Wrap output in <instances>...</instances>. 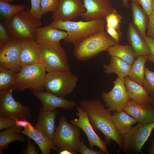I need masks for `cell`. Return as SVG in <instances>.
<instances>
[{
    "mask_svg": "<svg viewBox=\"0 0 154 154\" xmlns=\"http://www.w3.org/2000/svg\"><path fill=\"white\" fill-rule=\"evenodd\" d=\"M148 59L147 55L137 56L132 64L128 76L133 81L142 85L144 78L145 64Z\"/></svg>",
    "mask_w": 154,
    "mask_h": 154,
    "instance_id": "29",
    "label": "cell"
},
{
    "mask_svg": "<svg viewBox=\"0 0 154 154\" xmlns=\"http://www.w3.org/2000/svg\"><path fill=\"white\" fill-rule=\"evenodd\" d=\"M111 57H117L132 65L137 57L130 45H121L116 44L110 47L106 51Z\"/></svg>",
    "mask_w": 154,
    "mask_h": 154,
    "instance_id": "28",
    "label": "cell"
},
{
    "mask_svg": "<svg viewBox=\"0 0 154 154\" xmlns=\"http://www.w3.org/2000/svg\"><path fill=\"white\" fill-rule=\"evenodd\" d=\"M153 106L154 107V104L153 105Z\"/></svg>",
    "mask_w": 154,
    "mask_h": 154,
    "instance_id": "49",
    "label": "cell"
},
{
    "mask_svg": "<svg viewBox=\"0 0 154 154\" xmlns=\"http://www.w3.org/2000/svg\"><path fill=\"white\" fill-rule=\"evenodd\" d=\"M124 111L138 123L149 124L154 122V107L153 104H139L131 99Z\"/></svg>",
    "mask_w": 154,
    "mask_h": 154,
    "instance_id": "17",
    "label": "cell"
},
{
    "mask_svg": "<svg viewBox=\"0 0 154 154\" xmlns=\"http://www.w3.org/2000/svg\"><path fill=\"white\" fill-rule=\"evenodd\" d=\"M31 7L29 10L31 15L35 19L41 20L42 16L40 0H31Z\"/></svg>",
    "mask_w": 154,
    "mask_h": 154,
    "instance_id": "35",
    "label": "cell"
},
{
    "mask_svg": "<svg viewBox=\"0 0 154 154\" xmlns=\"http://www.w3.org/2000/svg\"><path fill=\"white\" fill-rule=\"evenodd\" d=\"M20 59L22 67L36 63L40 60L39 44L36 40L30 38L22 40Z\"/></svg>",
    "mask_w": 154,
    "mask_h": 154,
    "instance_id": "19",
    "label": "cell"
},
{
    "mask_svg": "<svg viewBox=\"0 0 154 154\" xmlns=\"http://www.w3.org/2000/svg\"><path fill=\"white\" fill-rule=\"evenodd\" d=\"M118 44L105 31L84 37L76 43L73 51L75 57L80 61L88 60L111 46Z\"/></svg>",
    "mask_w": 154,
    "mask_h": 154,
    "instance_id": "2",
    "label": "cell"
},
{
    "mask_svg": "<svg viewBox=\"0 0 154 154\" xmlns=\"http://www.w3.org/2000/svg\"><path fill=\"white\" fill-rule=\"evenodd\" d=\"M67 36L66 32L59 30L49 25L37 28L36 40L39 43L60 42Z\"/></svg>",
    "mask_w": 154,
    "mask_h": 154,
    "instance_id": "22",
    "label": "cell"
},
{
    "mask_svg": "<svg viewBox=\"0 0 154 154\" xmlns=\"http://www.w3.org/2000/svg\"><path fill=\"white\" fill-rule=\"evenodd\" d=\"M78 81V77L70 70L52 71L46 73L44 87L47 91L64 97L72 92Z\"/></svg>",
    "mask_w": 154,
    "mask_h": 154,
    "instance_id": "8",
    "label": "cell"
},
{
    "mask_svg": "<svg viewBox=\"0 0 154 154\" xmlns=\"http://www.w3.org/2000/svg\"><path fill=\"white\" fill-rule=\"evenodd\" d=\"M21 133L33 139L39 147L42 154H50L52 149L58 151L60 149L55 146L52 141L40 131L35 129L24 128Z\"/></svg>",
    "mask_w": 154,
    "mask_h": 154,
    "instance_id": "21",
    "label": "cell"
},
{
    "mask_svg": "<svg viewBox=\"0 0 154 154\" xmlns=\"http://www.w3.org/2000/svg\"><path fill=\"white\" fill-rule=\"evenodd\" d=\"M9 3L0 0L1 18L3 21L4 25L8 22L14 15L26 7L23 5H13Z\"/></svg>",
    "mask_w": 154,
    "mask_h": 154,
    "instance_id": "30",
    "label": "cell"
},
{
    "mask_svg": "<svg viewBox=\"0 0 154 154\" xmlns=\"http://www.w3.org/2000/svg\"><path fill=\"white\" fill-rule=\"evenodd\" d=\"M40 60L32 64L22 67L17 73L14 85L11 88L18 91L30 89L37 91H43L46 73Z\"/></svg>",
    "mask_w": 154,
    "mask_h": 154,
    "instance_id": "5",
    "label": "cell"
},
{
    "mask_svg": "<svg viewBox=\"0 0 154 154\" xmlns=\"http://www.w3.org/2000/svg\"><path fill=\"white\" fill-rule=\"evenodd\" d=\"M86 11L80 17L86 21L105 19L115 9L109 0H82Z\"/></svg>",
    "mask_w": 154,
    "mask_h": 154,
    "instance_id": "14",
    "label": "cell"
},
{
    "mask_svg": "<svg viewBox=\"0 0 154 154\" xmlns=\"http://www.w3.org/2000/svg\"><path fill=\"white\" fill-rule=\"evenodd\" d=\"M40 2L42 16L49 12H56L60 3L59 0H40Z\"/></svg>",
    "mask_w": 154,
    "mask_h": 154,
    "instance_id": "34",
    "label": "cell"
},
{
    "mask_svg": "<svg viewBox=\"0 0 154 154\" xmlns=\"http://www.w3.org/2000/svg\"><path fill=\"white\" fill-rule=\"evenodd\" d=\"M112 117L117 131L123 137L129 132L132 125L137 122L124 110L114 111Z\"/></svg>",
    "mask_w": 154,
    "mask_h": 154,
    "instance_id": "27",
    "label": "cell"
},
{
    "mask_svg": "<svg viewBox=\"0 0 154 154\" xmlns=\"http://www.w3.org/2000/svg\"><path fill=\"white\" fill-rule=\"evenodd\" d=\"M124 81L131 99L139 104H154V100L143 85L133 81L128 76L124 78Z\"/></svg>",
    "mask_w": 154,
    "mask_h": 154,
    "instance_id": "20",
    "label": "cell"
},
{
    "mask_svg": "<svg viewBox=\"0 0 154 154\" xmlns=\"http://www.w3.org/2000/svg\"><path fill=\"white\" fill-rule=\"evenodd\" d=\"M143 86L154 100V71L145 67Z\"/></svg>",
    "mask_w": 154,
    "mask_h": 154,
    "instance_id": "32",
    "label": "cell"
},
{
    "mask_svg": "<svg viewBox=\"0 0 154 154\" xmlns=\"http://www.w3.org/2000/svg\"><path fill=\"white\" fill-rule=\"evenodd\" d=\"M14 118L15 120L16 125L24 128L27 126L30 123L27 120H19Z\"/></svg>",
    "mask_w": 154,
    "mask_h": 154,
    "instance_id": "44",
    "label": "cell"
},
{
    "mask_svg": "<svg viewBox=\"0 0 154 154\" xmlns=\"http://www.w3.org/2000/svg\"><path fill=\"white\" fill-rule=\"evenodd\" d=\"M131 65L118 57L111 56L110 63L104 64L103 66L104 72L107 75L115 73L118 77L124 78L128 76Z\"/></svg>",
    "mask_w": 154,
    "mask_h": 154,
    "instance_id": "25",
    "label": "cell"
},
{
    "mask_svg": "<svg viewBox=\"0 0 154 154\" xmlns=\"http://www.w3.org/2000/svg\"><path fill=\"white\" fill-rule=\"evenodd\" d=\"M131 9L133 17L132 24L142 37L146 36L149 16L139 4L132 2Z\"/></svg>",
    "mask_w": 154,
    "mask_h": 154,
    "instance_id": "26",
    "label": "cell"
},
{
    "mask_svg": "<svg viewBox=\"0 0 154 154\" xmlns=\"http://www.w3.org/2000/svg\"><path fill=\"white\" fill-rule=\"evenodd\" d=\"M76 109L77 112L76 113V114L78 116V118L71 120L70 123L79 127L85 133L90 148L93 149L94 146H96L105 154H108L107 143L105 140H102L96 133L86 112L80 106L76 107Z\"/></svg>",
    "mask_w": 154,
    "mask_h": 154,
    "instance_id": "13",
    "label": "cell"
},
{
    "mask_svg": "<svg viewBox=\"0 0 154 154\" xmlns=\"http://www.w3.org/2000/svg\"><path fill=\"white\" fill-rule=\"evenodd\" d=\"M4 25L12 38L36 40L37 30L41 26V22L34 18L28 8H26L14 15Z\"/></svg>",
    "mask_w": 154,
    "mask_h": 154,
    "instance_id": "4",
    "label": "cell"
},
{
    "mask_svg": "<svg viewBox=\"0 0 154 154\" xmlns=\"http://www.w3.org/2000/svg\"><path fill=\"white\" fill-rule=\"evenodd\" d=\"M31 138L28 137L27 140V147L21 151L20 153L22 154H38L39 151L36 150L35 144L31 142Z\"/></svg>",
    "mask_w": 154,
    "mask_h": 154,
    "instance_id": "42",
    "label": "cell"
},
{
    "mask_svg": "<svg viewBox=\"0 0 154 154\" xmlns=\"http://www.w3.org/2000/svg\"><path fill=\"white\" fill-rule=\"evenodd\" d=\"M23 127L15 125L6 129L0 132V154L3 153V149L9 147L11 143L19 141L24 142L25 141L23 135L20 134Z\"/></svg>",
    "mask_w": 154,
    "mask_h": 154,
    "instance_id": "24",
    "label": "cell"
},
{
    "mask_svg": "<svg viewBox=\"0 0 154 154\" xmlns=\"http://www.w3.org/2000/svg\"><path fill=\"white\" fill-rule=\"evenodd\" d=\"M12 89L0 91V116L27 120L32 117L31 110L28 106L16 101L13 97Z\"/></svg>",
    "mask_w": 154,
    "mask_h": 154,
    "instance_id": "10",
    "label": "cell"
},
{
    "mask_svg": "<svg viewBox=\"0 0 154 154\" xmlns=\"http://www.w3.org/2000/svg\"><path fill=\"white\" fill-rule=\"evenodd\" d=\"M127 37L137 57L141 55L149 54L150 51L147 44L132 23L128 24Z\"/></svg>",
    "mask_w": 154,
    "mask_h": 154,
    "instance_id": "23",
    "label": "cell"
},
{
    "mask_svg": "<svg viewBox=\"0 0 154 154\" xmlns=\"http://www.w3.org/2000/svg\"><path fill=\"white\" fill-rule=\"evenodd\" d=\"M106 32L118 44H119L122 37V33L121 31H118L114 28L106 25Z\"/></svg>",
    "mask_w": 154,
    "mask_h": 154,
    "instance_id": "43",
    "label": "cell"
},
{
    "mask_svg": "<svg viewBox=\"0 0 154 154\" xmlns=\"http://www.w3.org/2000/svg\"><path fill=\"white\" fill-rule=\"evenodd\" d=\"M17 73L0 66V91L11 87L14 84Z\"/></svg>",
    "mask_w": 154,
    "mask_h": 154,
    "instance_id": "31",
    "label": "cell"
},
{
    "mask_svg": "<svg viewBox=\"0 0 154 154\" xmlns=\"http://www.w3.org/2000/svg\"><path fill=\"white\" fill-rule=\"evenodd\" d=\"M123 17L119 14L115 9L106 17V25L114 28L120 31L121 21Z\"/></svg>",
    "mask_w": 154,
    "mask_h": 154,
    "instance_id": "33",
    "label": "cell"
},
{
    "mask_svg": "<svg viewBox=\"0 0 154 154\" xmlns=\"http://www.w3.org/2000/svg\"><path fill=\"white\" fill-rule=\"evenodd\" d=\"M59 7L53 13L52 18L54 20L71 21L86 11L82 0H59Z\"/></svg>",
    "mask_w": 154,
    "mask_h": 154,
    "instance_id": "15",
    "label": "cell"
},
{
    "mask_svg": "<svg viewBox=\"0 0 154 154\" xmlns=\"http://www.w3.org/2000/svg\"><path fill=\"white\" fill-rule=\"evenodd\" d=\"M16 125L15 120L13 118L0 116V130Z\"/></svg>",
    "mask_w": 154,
    "mask_h": 154,
    "instance_id": "39",
    "label": "cell"
},
{
    "mask_svg": "<svg viewBox=\"0 0 154 154\" xmlns=\"http://www.w3.org/2000/svg\"><path fill=\"white\" fill-rule=\"evenodd\" d=\"M5 25L0 22V48L8 43L12 39Z\"/></svg>",
    "mask_w": 154,
    "mask_h": 154,
    "instance_id": "37",
    "label": "cell"
},
{
    "mask_svg": "<svg viewBox=\"0 0 154 154\" xmlns=\"http://www.w3.org/2000/svg\"><path fill=\"white\" fill-rule=\"evenodd\" d=\"M22 40L12 38L0 48V66L18 73L22 68L20 51Z\"/></svg>",
    "mask_w": 154,
    "mask_h": 154,
    "instance_id": "12",
    "label": "cell"
},
{
    "mask_svg": "<svg viewBox=\"0 0 154 154\" xmlns=\"http://www.w3.org/2000/svg\"><path fill=\"white\" fill-rule=\"evenodd\" d=\"M149 152L150 154H154V139L152 140L151 146L149 149Z\"/></svg>",
    "mask_w": 154,
    "mask_h": 154,
    "instance_id": "46",
    "label": "cell"
},
{
    "mask_svg": "<svg viewBox=\"0 0 154 154\" xmlns=\"http://www.w3.org/2000/svg\"><path fill=\"white\" fill-rule=\"evenodd\" d=\"M58 121L52 140L53 144L59 149L78 152L81 129L76 125L69 123L65 116L61 117Z\"/></svg>",
    "mask_w": 154,
    "mask_h": 154,
    "instance_id": "7",
    "label": "cell"
},
{
    "mask_svg": "<svg viewBox=\"0 0 154 154\" xmlns=\"http://www.w3.org/2000/svg\"><path fill=\"white\" fill-rule=\"evenodd\" d=\"M133 2L141 5L142 8L149 16L154 9V0H131Z\"/></svg>",
    "mask_w": 154,
    "mask_h": 154,
    "instance_id": "36",
    "label": "cell"
},
{
    "mask_svg": "<svg viewBox=\"0 0 154 154\" xmlns=\"http://www.w3.org/2000/svg\"><path fill=\"white\" fill-rule=\"evenodd\" d=\"M39 44L40 60L46 71L70 70L66 52L60 42Z\"/></svg>",
    "mask_w": 154,
    "mask_h": 154,
    "instance_id": "6",
    "label": "cell"
},
{
    "mask_svg": "<svg viewBox=\"0 0 154 154\" xmlns=\"http://www.w3.org/2000/svg\"><path fill=\"white\" fill-rule=\"evenodd\" d=\"M78 152L81 154H105V153L100 149L99 150L93 149L88 147L85 144L83 139L80 140L78 148Z\"/></svg>",
    "mask_w": 154,
    "mask_h": 154,
    "instance_id": "38",
    "label": "cell"
},
{
    "mask_svg": "<svg viewBox=\"0 0 154 154\" xmlns=\"http://www.w3.org/2000/svg\"><path fill=\"white\" fill-rule=\"evenodd\" d=\"M80 106L86 112L94 130H100L105 136L107 144L111 143V140L115 141L119 148H122L123 137L116 129L112 115L100 99H84L80 100Z\"/></svg>",
    "mask_w": 154,
    "mask_h": 154,
    "instance_id": "1",
    "label": "cell"
},
{
    "mask_svg": "<svg viewBox=\"0 0 154 154\" xmlns=\"http://www.w3.org/2000/svg\"><path fill=\"white\" fill-rule=\"evenodd\" d=\"M0 0L3 1L7 2H10L13 1H15V0Z\"/></svg>",
    "mask_w": 154,
    "mask_h": 154,
    "instance_id": "48",
    "label": "cell"
},
{
    "mask_svg": "<svg viewBox=\"0 0 154 154\" xmlns=\"http://www.w3.org/2000/svg\"><path fill=\"white\" fill-rule=\"evenodd\" d=\"M60 154H76L77 153L72 152L67 149H63L59 153Z\"/></svg>",
    "mask_w": 154,
    "mask_h": 154,
    "instance_id": "45",
    "label": "cell"
},
{
    "mask_svg": "<svg viewBox=\"0 0 154 154\" xmlns=\"http://www.w3.org/2000/svg\"><path fill=\"white\" fill-rule=\"evenodd\" d=\"M154 128V122L149 124L138 123L123 137V152L126 154H138Z\"/></svg>",
    "mask_w": 154,
    "mask_h": 154,
    "instance_id": "9",
    "label": "cell"
},
{
    "mask_svg": "<svg viewBox=\"0 0 154 154\" xmlns=\"http://www.w3.org/2000/svg\"><path fill=\"white\" fill-rule=\"evenodd\" d=\"M106 23L105 19H97L88 21L54 20L50 25L57 29L66 31L68 36L64 39V41L72 43L74 46L80 39L104 31Z\"/></svg>",
    "mask_w": 154,
    "mask_h": 154,
    "instance_id": "3",
    "label": "cell"
},
{
    "mask_svg": "<svg viewBox=\"0 0 154 154\" xmlns=\"http://www.w3.org/2000/svg\"><path fill=\"white\" fill-rule=\"evenodd\" d=\"M58 111L41 108L38 112V119L34 128L40 131L52 140L55 129V119Z\"/></svg>",
    "mask_w": 154,
    "mask_h": 154,
    "instance_id": "18",
    "label": "cell"
},
{
    "mask_svg": "<svg viewBox=\"0 0 154 154\" xmlns=\"http://www.w3.org/2000/svg\"><path fill=\"white\" fill-rule=\"evenodd\" d=\"M149 48L150 53L148 55L149 61L154 64V40L146 36L142 37Z\"/></svg>",
    "mask_w": 154,
    "mask_h": 154,
    "instance_id": "40",
    "label": "cell"
},
{
    "mask_svg": "<svg viewBox=\"0 0 154 154\" xmlns=\"http://www.w3.org/2000/svg\"><path fill=\"white\" fill-rule=\"evenodd\" d=\"M31 90L34 96L41 102L42 108L45 110H52L62 108L69 110L78 106L77 103L73 100L66 99L64 97L57 96L47 91Z\"/></svg>",
    "mask_w": 154,
    "mask_h": 154,
    "instance_id": "16",
    "label": "cell"
},
{
    "mask_svg": "<svg viewBox=\"0 0 154 154\" xmlns=\"http://www.w3.org/2000/svg\"><path fill=\"white\" fill-rule=\"evenodd\" d=\"M149 19L146 36L154 40V9L149 16Z\"/></svg>",
    "mask_w": 154,
    "mask_h": 154,
    "instance_id": "41",
    "label": "cell"
},
{
    "mask_svg": "<svg viewBox=\"0 0 154 154\" xmlns=\"http://www.w3.org/2000/svg\"><path fill=\"white\" fill-rule=\"evenodd\" d=\"M113 83L114 86L110 91L102 92V99L110 111H124L131 100L125 84L124 78L118 77Z\"/></svg>",
    "mask_w": 154,
    "mask_h": 154,
    "instance_id": "11",
    "label": "cell"
},
{
    "mask_svg": "<svg viewBox=\"0 0 154 154\" xmlns=\"http://www.w3.org/2000/svg\"><path fill=\"white\" fill-rule=\"evenodd\" d=\"M122 5L125 8L128 9L129 8L128 0H122Z\"/></svg>",
    "mask_w": 154,
    "mask_h": 154,
    "instance_id": "47",
    "label": "cell"
}]
</instances>
